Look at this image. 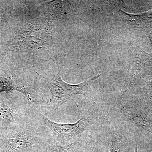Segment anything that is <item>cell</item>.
Wrapping results in <instances>:
<instances>
[{
	"instance_id": "cell-1",
	"label": "cell",
	"mask_w": 152,
	"mask_h": 152,
	"mask_svg": "<svg viewBox=\"0 0 152 152\" xmlns=\"http://www.w3.org/2000/svg\"><path fill=\"white\" fill-rule=\"evenodd\" d=\"M39 109L21 124L0 131V145L6 152H39L53 140L51 132L43 124Z\"/></svg>"
},
{
	"instance_id": "cell-2",
	"label": "cell",
	"mask_w": 152,
	"mask_h": 152,
	"mask_svg": "<svg viewBox=\"0 0 152 152\" xmlns=\"http://www.w3.org/2000/svg\"><path fill=\"white\" fill-rule=\"evenodd\" d=\"M108 110L100 104L94 103L84 115L75 123H61L53 121L39 110L42 122L51 132L53 140L63 145H69L79 140L91 130L105 121Z\"/></svg>"
},
{
	"instance_id": "cell-3",
	"label": "cell",
	"mask_w": 152,
	"mask_h": 152,
	"mask_svg": "<svg viewBox=\"0 0 152 152\" xmlns=\"http://www.w3.org/2000/svg\"><path fill=\"white\" fill-rule=\"evenodd\" d=\"M3 50L40 53L51 49L53 40L48 26L37 21L27 23L3 43Z\"/></svg>"
},
{
	"instance_id": "cell-4",
	"label": "cell",
	"mask_w": 152,
	"mask_h": 152,
	"mask_svg": "<svg viewBox=\"0 0 152 152\" xmlns=\"http://www.w3.org/2000/svg\"><path fill=\"white\" fill-rule=\"evenodd\" d=\"M100 76L98 75L78 84H71L63 80L60 71L42 76V83L48 90L50 96V99L42 107L50 113H54L75 95H83L91 99V86Z\"/></svg>"
},
{
	"instance_id": "cell-5",
	"label": "cell",
	"mask_w": 152,
	"mask_h": 152,
	"mask_svg": "<svg viewBox=\"0 0 152 152\" xmlns=\"http://www.w3.org/2000/svg\"><path fill=\"white\" fill-rule=\"evenodd\" d=\"M147 112L126 94L120 95L108 110L107 118L124 125L134 134L135 129L152 132V122Z\"/></svg>"
},
{
	"instance_id": "cell-6",
	"label": "cell",
	"mask_w": 152,
	"mask_h": 152,
	"mask_svg": "<svg viewBox=\"0 0 152 152\" xmlns=\"http://www.w3.org/2000/svg\"><path fill=\"white\" fill-rule=\"evenodd\" d=\"M106 152H136L134 134L119 123L106 118L95 129Z\"/></svg>"
},
{
	"instance_id": "cell-7",
	"label": "cell",
	"mask_w": 152,
	"mask_h": 152,
	"mask_svg": "<svg viewBox=\"0 0 152 152\" xmlns=\"http://www.w3.org/2000/svg\"><path fill=\"white\" fill-rule=\"evenodd\" d=\"M80 152H106L95 129L89 131L84 134Z\"/></svg>"
},
{
	"instance_id": "cell-8",
	"label": "cell",
	"mask_w": 152,
	"mask_h": 152,
	"mask_svg": "<svg viewBox=\"0 0 152 152\" xmlns=\"http://www.w3.org/2000/svg\"><path fill=\"white\" fill-rule=\"evenodd\" d=\"M83 136L74 142L66 145H60L53 140L39 152H80Z\"/></svg>"
},
{
	"instance_id": "cell-9",
	"label": "cell",
	"mask_w": 152,
	"mask_h": 152,
	"mask_svg": "<svg viewBox=\"0 0 152 152\" xmlns=\"http://www.w3.org/2000/svg\"><path fill=\"white\" fill-rule=\"evenodd\" d=\"M63 1H54L45 4L46 11L49 17L53 19H60L66 12V2Z\"/></svg>"
},
{
	"instance_id": "cell-10",
	"label": "cell",
	"mask_w": 152,
	"mask_h": 152,
	"mask_svg": "<svg viewBox=\"0 0 152 152\" xmlns=\"http://www.w3.org/2000/svg\"><path fill=\"white\" fill-rule=\"evenodd\" d=\"M6 2L0 1V26L5 24L11 19V8Z\"/></svg>"
},
{
	"instance_id": "cell-11",
	"label": "cell",
	"mask_w": 152,
	"mask_h": 152,
	"mask_svg": "<svg viewBox=\"0 0 152 152\" xmlns=\"http://www.w3.org/2000/svg\"><path fill=\"white\" fill-rule=\"evenodd\" d=\"M7 52L4 50H0V62L2 61L3 59L5 58L6 55L7 54Z\"/></svg>"
},
{
	"instance_id": "cell-12",
	"label": "cell",
	"mask_w": 152,
	"mask_h": 152,
	"mask_svg": "<svg viewBox=\"0 0 152 152\" xmlns=\"http://www.w3.org/2000/svg\"><path fill=\"white\" fill-rule=\"evenodd\" d=\"M151 42L152 43V37L151 38Z\"/></svg>"
}]
</instances>
